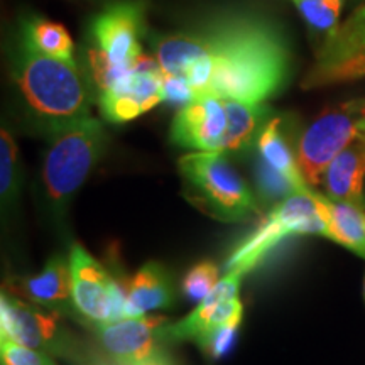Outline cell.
Returning a JSON list of instances; mask_svg holds the SVG:
<instances>
[{"label": "cell", "instance_id": "6da1fadb", "mask_svg": "<svg viewBox=\"0 0 365 365\" xmlns=\"http://www.w3.org/2000/svg\"><path fill=\"white\" fill-rule=\"evenodd\" d=\"M210 95L264 103L284 85L289 54L277 31L254 17L220 19Z\"/></svg>", "mask_w": 365, "mask_h": 365}, {"label": "cell", "instance_id": "7a4b0ae2", "mask_svg": "<svg viewBox=\"0 0 365 365\" xmlns=\"http://www.w3.org/2000/svg\"><path fill=\"white\" fill-rule=\"evenodd\" d=\"M12 78L46 127L90 115V95L75 61L39 53L21 38L12 56Z\"/></svg>", "mask_w": 365, "mask_h": 365}, {"label": "cell", "instance_id": "3957f363", "mask_svg": "<svg viewBox=\"0 0 365 365\" xmlns=\"http://www.w3.org/2000/svg\"><path fill=\"white\" fill-rule=\"evenodd\" d=\"M107 134L95 117L48 127V149L44 153V195L56 213H61L102 158Z\"/></svg>", "mask_w": 365, "mask_h": 365}, {"label": "cell", "instance_id": "277c9868", "mask_svg": "<svg viewBox=\"0 0 365 365\" xmlns=\"http://www.w3.org/2000/svg\"><path fill=\"white\" fill-rule=\"evenodd\" d=\"M178 168L193 202L223 222H240L259 212L257 200L247 181L232 166L225 153L185 154Z\"/></svg>", "mask_w": 365, "mask_h": 365}, {"label": "cell", "instance_id": "5b68a950", "mask_svg": "<svg viewBox=\"0 0 365 365\" xmlns=\"http://www.w3.org/2000/svg\"><path fill=\"white\" fill-rule=\"evenodd\" d=\"M293 235H323L327 227L313 198V188L296 191L274 205L255 230L237 244L225 264V271L245 274L254 271L282 240Z\"/></svg>", "mask_w": 365, "mask_h": 365}, {"label": "cell", "instance_id": "8992f818", "mask_svg": "<svg viewBox=\"0 0 365 365\" xmlns=\"http://www.w3.org/2000/svg\"><path fill=\"white\" fill-rule=\"evenodd\" d=\"M364 118L365 98L349 100L327 108L301 134L296 159L312 188L322 185L328 164L360 134Z\"/></svg>", "mask_w": 365, "mask_h": 365}, {"label": "cell", "instance_id": "52a82bcc", "mask_svg": "<svg viewBox=\"0 0 365 365\" xmlns=\"http://www.w3.org/2000/svg\"><path fill=\"white\" fill-rule=\"evenodd\" d=\"M0 339L31 346L54 357L80 362L76 340L61 322V313L9 293L0 294Z\"/></svg>", "mask_w": 365, "mask_h": 365}, {"label": "cell", "instance_id": "ba28073f", "mask_svg": "<svg viewBox=\"0 0 365 365\" xmlns=\"http://www.w3.org/2000/svg\"><path fill=\"white\" fill-rule=\"evenodd\" d=\"M73 309L91 327L125 318V289L80 244L70 250Z\"/></svg>", "mask_w": 365, "mask_h": 365}, {"label": "cell", "instance_id": "9c48e42d", "mask_svg": "<svg viewBox=\"0 0 365 365\" xmlns=\"http://www.w3.org/2000/svg\"><path fill=\"white\" fill-rule=\"evenodd\" d=\"M365 78V6L336 26L319 46L303 88L345 83Z\"/></svg>", "mask_w": 365, "mask_h": 365}, {"label": "cell", "instance_id": "30bf717a", "mask_svg": "<svg viewBox=\"0 0 365 365\" xmlns=\"http://www.w3.org/2000/svg\"><path fill=\"white\" fill-rule=\"evenodd\" d=\"M168 323L166 317L144 314L95 327V333L112 365H143L168 359L164 352L168 344L164 327Z\"/></svg>", "mask_w": 365, "mask_h": 365}, {"label": "cell", "instance_id": "8fae6325", "mask_svg": "<svg viewBox=\"0 0 365 365\" xmlns=\"http://www.w3.org/2000/svg\"><path fill=\"white\" fill-rule=\"evenodd\" d=\"M163 78L164 73L156 58L140 54L129 78L100 93L103 117L113 124H124L164 102Z\"/></svg>", "mask_w": 365, "mask_h": 365}, {"label": "cell", "instance_id": "7c38bea8", "mask_svg": "<svg viewBox=\"0 0 365 365\" xmlns=\"http://www.w3.org/2000/svg\"><path fill=\"white\" fill-rule=\"evenodd\" d=\"M244 274L239 271H227L203 301L196 304V308L188 317L176 323H168L164 327V336L170 341H193L196 344L205 333L213 328L225 325V323L242 319L244 307L239 298L240 282Z\"/></svg>", "mask_w": 365, "mask_h": 365}, {"label": "cell", "instance_id": "4fadbf2b", "mask_svg": "<svg viewBox=\"0 0 365 365\" xmlns=\"http://www.w3.org/2000/svg\"><path fill=\"white\" fill-rule=\"evenodd\" d=\"M143 21L144 12L139 2L112 4L91 24L93 48L113 65H134L143 54L139 44Z\"/></svg>", "mask_w": 365, "mask_h": 365}, {"label": "cell", "instance_id": "5bb4252c", "mask_svg": "<svg viewBox=\"0 0 365 365\" xmlns=\"http://www.w3.org/2000/svg\"><path fill=\"white\" fill-rule=\"evenodd\" d=\"M227 134L225 100L215 95L198 97L181 107L173 118V144L191 150L223 153Z\"/></svg>", "mask_w": 365, "mask_h": 365}, {"label": "cell", "instance_id": "9a60e30c", "mask_svg": "<svg viewBox=\"0 0 365 365\" xmlns=\"http://www.w3.org/2000/svg\"><path fill=\"white\" fill-rule=\"evenodd\" d=\"M4 289L53 312H66L73 307L70 255H53L39 272L17 277Z\"/></svg>", "mask_w": 365, "mask_h": 365}, {"label": "cell", "instance_id": "2e32d148", "mask_svg": "<svg viewBox=\"0 0 365 365\" xmlns=\"http://www.w3.org/2000/svg\"><path fill=\"white\" fill-rule=\"evenodd\" d=\"M365 182V135L355 137L333 161L328 164L322 185L328 198L350 202L362 207Z\"/></svg>", "mask_w": 365, "mask_h": 365}, {"label": "cell", "instance_id": "e0dca14e", "mask_svg": "<svg viewBox=\"0 0 365 365\" xmlns=\"http://www.w3.org/2000/svg\"><path fill=\"white\" fill-rule=\"evenodd\" d=\"M175 303L170 274L159 262H148L125 284V318L144 317Z\"/></svg>", "mask_w": 365, "mask_h": 365}, {"label": "cell", "instance_id": "ac0fdd59", "mask_svg": "<svg viewBox=\"0 0 365 365\" xmlns=\"http://www.w3.org/2000/svg\"><path fill=\"white\" fill-rule=\"evenodd\" d=\"M313 198L327 227V237L365 259V212L360 205L336 202L313 190Z\"/></svg>", "mask_w": 365, "mask_h": 365}, {"label": "cell", "instance_id": "d6986e66", "mask_svg": "<svg viewBox=\"0 0 365 365\" xmlns=\"http://www.w3.org/2000/svg\"><path fill=\"white\" fill-rule=\"evenodd\" d=\"M257 159L279 171L281 175L289 178L298 186L299 191L309 188L303 173L298 166V159L287 143L284 130H282L281 118H272L262 127L257 135Z\"/></svg>", "mask_w": 365, "mask_h": 365}, {"label": "cell", "instance_id": "ffe728a7", "mask_svg": "<svg viewBox=\"0 0 365 365\" xmlns=\"http://www.w3.org/2000/svg\"><path fill=\"white\" fill-rule=\"evenodd\" d=\"M225 100L227 108V134L223 153H240L247 149L255 135L261 132L267 108L262 103H247L239 100Z\"/></svg>", "mask_w": 365, "mask_h": 365}, {"label": "cell", "instance_id": "44dd1931", "mask_svg": "<svg viewBox=\"0 0 365 365\" xmlns=\"http://www.w3.org/2000/svg\"><path fill=\"white\" fill-rule=\"evenodd\" d=\"M21 38L33 46L39 53L48 56L75 61L73 56V41L68 31L58 22L43 19V17H29L24 21L21 29Z\"/></svg>", "mask_w": 365, "mask_h": 365}, {"label": "cell", "instance_id": "7402d4cb", "mask_svg": "<svg viewBox=\"0 0 365 365\" xmlns=\"http://www.w3.org/2000/svg\"><path fill=\"white\" fill-rule=\"evenodd\" d=\"M19 149L7 127L0 132V202L6 210L19 195Z\"/></svg>", "mask_w": 365, "mask_h": 365}, {"label": "cell", "instance_id": "603a6c76", "mask_svg": "<svg viewBox=\"0 0 365 365\" xmlns=\"http://www.w3.org/2000/svg\"><path fill=\"white\" fill-rule=\"evenodd\" d=\"M313 29L330 34L339 26L344 0H293Z\"/></svg>", "mask_w": 365, "mask_h": 365}, {"label": "cell", "instance_id": "cb8c5ba5", "mask_svg": "<svg viewBox=\"0 0 365 365\" xmlns=\"http://www.w3.org/2000/svg\"><path fill=\"white\" fill-rule=\"evenodd\" d=\"M220 281V269L212 261L195 264L182 279V293L191 303H200L215 289Z\"/></svg>", "mask_w": 365, "mask_h": 365}, {"label": "cell", "instance_id": "d4e9b609", "mask_svg": "<svg viewBox=\"0 0 365 365\" xmlns=\"http://www.w3.org/2000/svg\"><path fill=\"white\" fill-rule=\"evenodd\" d=\"M240 323L242 319H235V322L213 328V330L205 333L202 339L196 341V345L210 360H220L234 349Z\"/></svg>", "mask_w": 365, "mask_h": 365}, {"label": "cell", "instance_id": "484cf974", "mask_svg": "<svg viewBox=\"0 0 365 365\" xmlns=\"http://www.w3.org/2000/svg\"><path fill=\"white\" fill-rule=\"evenodd\" d=\"M0 362L2 365H56L53 355L7 339H0Z\"/></svg>", "mask_w": 365, "mask_h": 365}, {"label": "cell", "instance_id": "4316f807", "mask_svg": "<svg viewBox=\"0 0 365 365\" xmlns=\"http://www.w3.org/2000/svg\"><path fill=\"white\" fill-rule=\"evenodd\" d=\"M163 97L164 102L185 107L186 103L195 100V93L185 75H166V73H164Z\"/></svg>", "mask_w": 365, "mask_h": 365}, {"label": "cell", "instance_id": "83f0119b", "mask_svg": "<svg viewBox=\"0 0 365 365\" xmlns=\"http://www.w3.org/2000/svg\"><path fill=\"white\" fill-rule=\"evenodd\" d=\"M143 365H171V362H170V359H161V360H154V362H148Z\"/></svg>", "mask_w": 365, "mask_h": 365}, {"label": "cell", "instance_id": "f1b7e54d", "mask_svg": "<svg viewBox=\"0 0 365 365\" xmlns=\"http://www.w3.org/2000/svg\"><path fill=\"white\" fill-rule=\"evenodd\" d=\"M360 132L365 135V118L362 120V124H360Z\"/></svg>", "mask_w": 365, "mask_h": 365}, {"label": "cell", "instance_id": "f546056e", "mask_svg": "<svg viewBox=\"0 0 365 365\" xmlns=\"http://www.w3.org/2000/svg\"><path fill=\"white\" fill-rule=\"evenodd\" d=\"M364 299H365V277H364Z\"/></svg>", "mask_w": 365, "mask_h": 365}]
</instances>
